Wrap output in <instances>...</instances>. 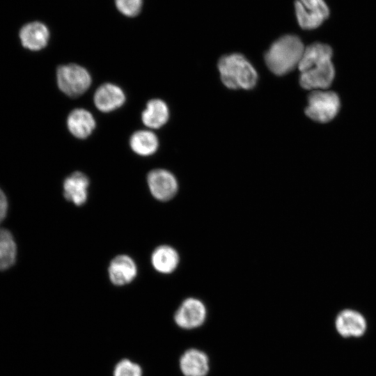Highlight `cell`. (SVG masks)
<instances>
[{"label": "cell", "instance_id": "obj_1", "mask_svg": "<svg viewBox=\"0 0 376 376\" xmlns=\"http://www.w3.org/2000/svg\"><path fill=\"white\" fill-rule=\"evenodd\" d=\"M330 46L315 42L305 47L298 65L299 82L307 90H325L332 83L334 68Z\"/></svg>", "mask_w": 376, "mask_h": 376}, {"label": "cell", "instance_id": "obj_2", "mask_svg": "<svg viewBox=\"0 0 376 376\" xmlns=\"http://www.w3.org/2000/svg\"><path fill=\"white\" fill-rule=\"evenodd\" d=\"M304 49L301 40L297 36H283L276 40L266 52V64L275 75H285L298 67Z\"/></svg>", "mask_w": 376, "mask_h": 376}, {"label": "cell", "instance_id": "obj_3", "mask_svg": "<svg viewBox=\"0 0 376 376\" xmlns=\"http://www.w3.org/2000/svg\"><path fill=\"white\" fill-rule=\"evenodd\" d=\"M218 68L222 82L231 89H251L258 80L254 68L240 54L221 57L218 63Z\"/></svg>", "mask_w": 376, "mask_h": 376}, {"label": "cell", "instance_id": "obj_4", "mask_svg": "<svg viewBox=\"0 0 376 376\" xmlns=\"http://www.w3.org/2000/svg\"><path fill=\"white\" fill-rule=\"evenodd\" d=\"M56 79L59 89L72 97L81 95L91 84L88 70L74 63L60 65L56 71Z\"/></svg>", "mask_w": 376, "mask_h": 376}, {"label": "cell", "instance_id": "obj_5", "mask_svg": "<svg viewBox=\"0 0 376 376\" xmlns=\"http://www.w3.org/2000/svg\"><path fill=\"white\" fill-rule=\"evenodd\" d=\"M339 108V98L334 92L316 90L309 95L305 112L315 121L327 123L336 116Z\"/></svg>", "mask_w": 376, "mask_h": 376}, {"label": "cell", "instance_id": "obj_6", "mask_svg": "<svg viewBox=\"0 0 376 376\" xmlns=\"http://www.w3.org/2000/svg\"><path fill=\"white\" fill-rule=\"evenodd\" d=\"M295 8L298 23L304 29L320 26L329 15L324 0H297Z\"/></svg>", "mask_w": 376, "mask_h": 376}, {"label": "cell", "instance_id": "obj_7", "mask_svg": "<svg viewBox=\"0 0 376 376\" xmlns=\"http://www.w3.org/2000/svg\"><path fill=\"white\" fill-rule=\"evenodd\" d=\"M207 316L205 304L198 299H185L174 315L175 324L184 329H192L201 326Z\"/></svg>", "mask_w": 376, "mask_h": 376}, {"label": "cell", "instance_id": "obj_8", "mask_svg": "<svg viewBox=\"0 0 376 376\" xmlns=\"http://www.w3.org/2000/svg\"><path fill=\"white\" fill-rule=\"evenodd\" d=\"M147 182L150 193L160 201H167L175 196L178 185L175 177L165 169H154L147 176Z\"/></svg>", "mask_w": 376, "mask_h": 376}, {"label": "cell", "instance_id": "obj_9", "mask_svg": "<svg viewBox=\"0 0 376 376\" xmlns=\"http://www.w3.org/2000/svg\"><path fill=\"white\" fill-rule=\"evenodd\" d=\"M108 272L111 283L121 286L131 283L135 279L137 267L132 258L127 255H119L111 261Z\"/></svg>", "mask_w": 376, "mask_h": 376}, {"label": "cell", "instance_id": "obj_10", "mask_svg": "<svg viewBox=\"0 0 376 376\" xmlns=\"http://www.w3.org/2000/svg\"><path fill=\"white\" fill-rule=\"evenodd\" d=\"M125 101L123 90L118 86L106 83L101 85L94 94L95 107L102 112L107 113L120 107Z\"/></svg>", "mask_w": 376, "mask_h": 376}, {"label": "cell", "instance_id": "obj_11", "mask_svg": "<svg viewBox=\"0 0 376 376\" xmlns=\"http://www.w3.org/2000/svg\"><path fill=\"white\" fill-rule=\"evenodd\" d=\"M179 365L185 376H206L209 372V358L203 351L190 348L181 356Z\"/></svg>", "mask_w": 376, "mask_h": 376}, {"label": "cell", "instance_id": "obj_12", "mask_svg": "<svg viewBox=\"0 0 376 376\" xmlns=\"http://www.w3.org/2000/svg\"><path fill=\"white\" fill-rule=\"evenodd\" d=\"M89 180L80 171H75L63 182V195L65 199L77 206L84 204L88 197Z\"/></svg>", "mask_w": 376, "mask_h": 376}, {"label": "cell", "instance_id": "obj_13", "mask_svg": "<svg viewBox=\"0 0 376 376\" xmlns=\"http://www.w3.org/2000/svg\"><path fill=\"white\" fill-rule=\"evenodd\" d=\"M336 327L338 333L343 336H360L366 330V322L364 317L359 312L345 309L337 315Z\"/></svg>", "mask_w": 376, "mask_h": 376}, {"label": "cell", "instance_id": "obj_14", "mask_svg": "<svg viewBox=\"0 0 376 376\" xmlns=\"http://www.w3.org/2000/svg\"><path fill=\"white\" fill-rule=\"evenodd\" d=\"M67 126L74 136L83 139L92 134L95 127V120L88 111L75 109L68 116Z\"/></svg>", "mask_w": 376, "mask_h": 376}, {"label": "cell", "instance_id": "obj_15", "mask_svg": "<svg viewBox=\"0 0 376 376\" xmlns=\"http://www.w3.org/2000/svg\"><path fill=\"white\" fill-rule=\"evenodd\" d=\"M48 29L42 23L34 22L24 26L19 33L22 45L33 51L44 48L48 42Z\"/></svg>", "mask_w": 376, "mask_h": 376}, {"label": "cell", "instance_id": "obj_16", "mask_svg": "<svg viewBox=\"0 0 376 376\" xmlns=\"http://www.w3.org/2000/svg\"><path fill=\"white\" fill-rule=\"evenodd\" d=\"M179 260L180 257L177 251L168 245L157 247L151 256L154 269L162 274H170L175 271Z\"/></svg>", "mask_w": 376, "mask_h": 376}, {"label": "cell", "instance_id": "obj_17", "mask_svg": "<svg viewBox=\"0 0 376 376\" xmlns=\"http://www.w3.org/2000/svg\"><path fill=\"white\" fill-rule=\"evenodd\" d=\"M169 111L166 104L159 99H152L148 102L141 118L143 124L150 128L157 129L169 120Z\"/></svg>", "mask_w": 376, "mask_h": 376}, {"label": "cell", "instance_id": "obj_18", "mask_svg": "<svg viewBox=\"0 0 376 376\" xmlns=\"http://www.w3.org/2000/svg\"><path fill=\"white\" fill-rule=\"evenodd\" d=\"M130 145L132 150L141 156L154 154L159 146L157 136L149 130H139L130 137Z\"/></svg>", "mask_w": 376, "mask_h": 376}, {"label": "cell", "instance_id": "obj_19", "mask_svg": "<svg viewBox=\"0 0 376 376\" xmlns=\"http://www.w3.org/2000/svg\"><path fill=\"white\" fill-rule=\"evenodd\" d=\"M17 247L10 231L0 228V270L10 267L15 261Z\"/></svg>", "mask_w": 376, "mask_h": 376}, {"label": "cell", "instance_id": "obj_20", "mask_svg": "<svg viewBox=\"0 0 376 376\" xmlns=\"http://www.w3.org/2000/svg\"><path fill=\"white\" fill-rule=\"evenodd\" d=\"M141 366L127 359L120 360L115 366L113 376H142Z\"/></svg>", "mask_w": 376, "mask_h": 376}, {"label": "cell", "instance_id": "obj_21", "mask_svg": "<svg viewBox=\"0 0 376 376\" xmlns=\"http://www.w3.org/2000/svg\"><path fill=\"white\" fill-rule=\"evenodd\" d=\"M143 0H116L118 10L128 17L137 15L141 9Z\"/></svg>", "mask_w": 376, "mask_h": 376}, {"label": "cell", "instance_id": "obj_22", "mask_svg": "<svg viewBox=\"0 0 376 376\" xmlns=\"http://www.w3.org/2000/svg\"><path fill=\"white\" fill-rule=\"evenodd\" d=\"M8 210V201L4 193L0 189V223L4 219Z\"/></svg>", "mask_w": 376, "mask_h": 376}]
</instances>
